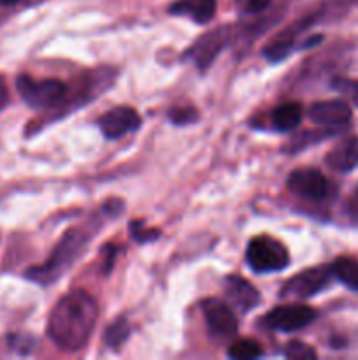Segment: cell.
Wrapping results in <instances>:
<instances>
[{
  "instance_id": "6da1fadb",
  "label": "cell",
  "mask_w": 358,
  "mask_h": 360,
  "mask_svg": "<svg viewBox=\"0 0 358 360\" xmlns=\"http://www.w3.org/2000/svg\"><path fill=\"white\" fill-rule=\"evenodd\" d=\"M97 319V301L86 290H72L53 308L48 320V336L60 350L77 352L90 341Z\"/></svg>"
},
{
  "instance_id": "7a4b0ae2",
  "label": "cell",
  "mask_w": 358,
  "mask_h": 360,
  "mask_svg": "<svg viewBox=\"0 0 358 360\" xmlns=\"http://www.w3.org/2000/svg\"><path fill=\"white\" fill-rule=\"evenodd\" d=\"M91 238H93V232L86 231L84 227L67 231L63 238L60 239L58 245L55 246V250H53L51 257L46 260V264L28 269L27 278L41 285H49L56 281L83 255L86 246L90 245Z\"/></svg>"
},
{
  "instance_id": "3957f363",
  "label": "cell",
  "mask_w": 358,
  "mask_h": 360,
  "mask_svg": "<svg viewBox=\"0 0 358 360\" xmlns=\"http://www.w3.org/2000/svg\"><path fill=\"white\" fill-rule=\"evenodd\" d=\"M246 260L255 273L269 274L286 269L290 264V253L283 243L263 234L248 243Z\"/></svg>"
},
{
  "instance_id": "277c9868",
  "label": "cell",
  "mask_w": 358,
  "mask_h": 360,
  "mask_svg": "<svg viewBox=\"0 0 358 360\" xmlns=\"http://www.w3.org/2000/svg\"><path fill=\"white\" fill-rule=\"evenodd\" d=\"M18 94L32 109H49L63 102L67 95L65 83L60 79H41L35 81L30 76H18Z\"/></svg>"
},
{
  "instance_id": "5b68a950",
  "label": "cell",
  "mask_w": 358,
  "mask_h": 360,
  "mask_svg": "<svg viewBox=\"0 0 358 360\" xmlns=\"http://www.w3.org/2000/svg\"><path fill=\"white\" fill-rule=\"evenodd\" d=\"M234 37V27L232 25H225V27H218L214 30L204 34L192 48L186 51V58L192 60L197 65V69L206 72L214 62L221 49L230 42Z\"/></svg>"
},
{
  "instance_id": "8992f818",
  "label": "cell",
  "mask_w": 358,
  "mask_h": 360,
  "mask_svg": "<svg viewBox=\"0 0 358 360\" xmlns=\"http://www.w3.org/2000/svg\"><path fill=\"white\" fill-rule=\"evenodd\" d=\"M316 311L305 304L277 306L263 316V323L277 333H295L314 322Z\"/></svg>"
},
{
  "instance_id": "52a82bcc",
  "label": "cell",
  "mask_w": 358,
  "mask_h": 360,
  "mask_svg": "<svg viewBox=\"0 0 358 360\" xmlns=\"http://www.w3.org/2000/svg\"><path fill=\"white\" fill-rule=\"evenodd\" d=\"M286 186L295 195L309 200H325L332 195V185L318 169L302 167L290 172Z\"/></svg>"
},
{
  "instance_id": "ba28073f",
  "label": "cell",
  "mask_w": 358,
  "mask_h": 360,
  "mask_svg": "<svg viewBox=\"0 0 358 360\" xmlns=\"http://www.w3.org/2000/svg\"><path fill=\"white\" fill-rule=\"evenodd\" d=\"M330 280H332V273H330L329 266L311 267V269L302 271L297 276L291 278V280L283 287L281 295H283V297L291 295V297L300 299L312 297V295L325 290V288L329 287Z\"/></svg>"
},
{
  "instance_id": "9c48e42d",
  "label": "cell",
  "mask_w": 358,
  "mask_h": 360,
  "mask_svg": "<svg viewBox=\"0 0 358 360\" xmlns=\"http://www.w3.org/2000/svg\"><path fill=\"white\" fill-rule=\"evenodd\" d=\"M209 333L218 338H234L239 330V322L230 304L216 297H209L200 304Z\"/></svg>"
},
{
  "instance_id": "30bf717a",
  "label": "cell",
  "mask_w": 358,
  "mask_h": 360,
  "mask_svg": "<svg viewBox=\"0 0 358 360\" xmlns=\"http://www.w3.org/2000/svg\"><path fill=\"white\" fill-rule=\"evenodd\" d=\"M98 129L107 139H119L126 134L133 132L140 127V116L135 109L128 105H118L111 111L104 112L97 122Z\"/></svg>"
},
{
  "instance_id": "8fae6325",
  "label": "cell",
  "mask_w": 358,
  "mask_h": 360,
  "mask_svg": "<svg viewBox=\"0 0 358 360\" xmlns=\"http://www.w3.org/2000/svg\"><path fill=\"white\" fill-rule=\"evenodd\" d=\"M307 116L311 122L318 123V125H329V127H340L347 125L353 116L350 104L340 98H330V101H319L309 108Z\"/></svg>"
},
{
  "instance_id": "7c38bea8",
  "label": "cell",
  "mask_w": 358,
  "mask_h": 360,
  "mask_svg": "<svg viewBox=\"0 0 358 360\" xmlns=\"http://www.w3.org/2000/svg\"><path fill=\"white\" fill-rule=\"evenodd\" d=\"M225 295L230 301L232 306H235L241 311H251L258 306L260 302V294L248 280L241 276H235V274H230V276L225 278Z\"/></svg>"
},
{
  "instance_id": "4fadbf2b",
  "label": "cell",
  "mask_w": 358,
  "mask_h": 360,
  "mask_svg": "<svg viewBox=\"0 0 358 360\" xmlns=\"http://www.w3.org/2000/svg\"><path fill=\"white\" fill-rule=\"evenodd\" d=\"M326 164L337 172H350L358 165V136L340 141L330 153L326 155Z\"/></svg>"
},
{
  "instance_id": "5bb4252c",
  "label": "cell",
  "mask_w": 358,
  "mask_h": 360,
  "mask_svg": "<svg viewBox=\"0 0 358 360\" xmlns=\"http://www.w3.org/2000/svg\"><path fill=\"white\" fill-rule=\"evenodd\" d=\"M168 13L188 16L195 23L206 25L216 14V0H178L172 4Z\"/></svg>"
},
{
  "instance_id": "9a60e30c",
  "label": "cell",
  "mask_w": 358,
  "mask_h": 360,
  "mask_svg": "<svg viewBox=\"0 0 358 360\" xmlns=\"http://www.w3.org/2000/svg\"><path fill=\"white\" fill-rule=\"evenodd\" d=\"M302 116H304V109L298 102H286L274 109L270 122L277 132H290L300 125Z\"/></svg>"
},
{
  "instance_id": "2e32d148",
  "label": "cell",
  "mask_w": 358,
  "mask_h": 360,
  "mask_svg": "<svg viewBox=\"0 0 358 360\" xmlns=\"http://www.w3.org/2000/svg\"><path fill=\"white\" fill-rule=\"evenodd\" d=\"M330 273L332 278L347 287L350 290L358 292V260L353 257H337L330 264Z\"/></svg>"
},
{
  "instance_id": "e0dca14e",
  "label": "cell",
  "mask_w": 358,
  "mask_h": 360,
  "mask_svg": "<svg viewBox=\"0 0 358 360\" xmlns=\"http://www.w3.org/2000/svg\"><path fill=\"white\" fill-rule=\"evenodd\" d=\"M262 354H263L262 345H260L256 340H251V338H242V340L234 341V343L228 347V352H227L228 357L237 359V360L258 359Z\"/></svg>"
},
{
  "instance_id": "ac0fdd59",
  "label": "cell",
  "mask_w": 358,
  "mask_h": 360,
  "mask_svg": "<svg viewBox=\"0 0 358 360\" xmlns=\"http://www.w3.org/2000/svg\"><path fill=\"white\" fill-rule=\"evenodd\" d=\"M130 336V323L125 316H119L118 320L111 323L104 333V343L111 350H118Z\"/></svg>"
},
{
  "instance_id": "d6986e66",
  "label": "cell",
  "mask_w": 358,
  "mask_h": 360,
  "mask_svg": "<svg viewBox=\"0 0 358 360\" xmlns=\"http://www.w3.org/2000/svg\"><path fill=\"white\" fill-rule=\"evenodd\" d=\"M293 51V44H291V39H277V41L270 42L265 49H263V56H265L269 62H281L286 56L291 55Z\"/></svg>"
},
{
  "instance_id": "ffe728a7",
  "label": "cell",
  "mask_w": 358,
  "mask_h": 360,
  "mask_svg": "<svg viewBox=\"0 0 358 360\" xmlns=\"http://www.w3.org/2000/svg\"><path fill=\"white\" fill-rule=\"evenodd\" d=\"M284 355L288 359H295V360H307V359H316L314 348H311L309 345L300 343V341H291L288 343L286 350H284Z\"/></svg>"
},
{
  "instance_id": "44dd1931",
  "label": "cell",
  "mask_w": 358,
  "mask_h": 360,
  "mask_svg": "<svg viewBox=\"0 0 358 360\" xmlns=\"http://www.w3.org/2000/svg\"><path fill=\"white\" fill-rule=\"evenodd\" d=\"M130 232H132V238L137 243H151L160 238V232L153 231V229H147L146 224L140 220H135L130 224Z\"/></svg>"
},
{
  "instance_id": "7402d4cb",
  "label": "cell",
  "mask_w": 358,
  "mask_h": 360,
  "mask_svg": "<svg viewBox=\"0 0 358 360\" xmlns=\"http://www.w3.org/2000/svg\"><path fill=\"white\" fill-rule=\"evenodd\" d=\"M197 118H199V112L195 108H174L168 111V120L174 125H190V123H195Z\"/></svg>"
},
{
  "instance_id": "603a6c76",
  "label": "cell",
  "mask_w": 358,
  "mask_h": 360,
  "mask_svg": "<svg viewBox=\"0 0 358 360\" xmlns=\"http://www.w3.org/2000/svg\"><path fill=\"white\" fill-rule=\"evenodd\" d=\"M333 134H337L336 129H326V130H319V132H307V134H300V137H297L295 141L293 151L297 150H304L305 146H309L311 143H318V141L326 139V137H332Z\"/></svg>"
},
{
  "instance_id": "cb8c5ba5",
  "label": "cell",
  "mask_w": 358,
  "mask_h": 360,
  "mask_svg": "<svg viewBox=\"0 0 358 360\" xmlns=\"http://www.w3.org/2000/svg\"><path fill=\"white\" fill-rule=\"evenodd\" d=\"M269 6H270V0H248V4H246V11H248L249 14H258L269 9Z\"/></svg>"
},
{
  "instance_id": "d4e9b609",
  "label": "cell",
  "mask_w": 358,
  "mask_h": 360,
  "mask_svg": "<svg viewBox=\"0 0 358 360\" xmlns=\"http://www.w3.org/2000/svg\"><path fill=\"white\" fill-rule=\"evenodd\" d=\"M104 253H105L104 274H109V273H111V269H112V262H114L116 253H118V250H116V246L109 245V246H104Z\"/></svg>"
},
{
  "instance_id": "484cf974",
  "label": "cell",
  "mask_w": 358,
  "mask_h": 360,
  "mask_svg": "<svg viewBox=\"0 0 358 360\" xmlns=\"http://www.w3.org/2000/svg\"><path fill=\"white\" fill-rule=\"evenodd\" d=\"M7 104H9V90L6 86V81L0 77V112L6 109Z\"/></svg>"
},
{
  "instance_id": "4316f807",
  "label": "cell",
  "mask_w": 358,
  "mask_h": 360,
  "mask_svg": "<svg viewBox=\"0 0 358 360\" xmlns=\"http://www.w3.org/2000/svg\"><path fill=\"white\" fill-rule=\"evenodd\" d=\"M350 213H351V217H353V218H358V188H357V192H354L353 199H351V202H350Z\"/></svg>"
},
{
  "instance_id": "83f0119b",
  "label": "cell",
  "mask_w": 358,
  "mask_h": 360,
  "mask_svg": "<svg viewBox=\"0 0 358 360\" xmlns=\"http://www.w3.org/2000/svg\"><path fill=\"white\" fill-rule=\"evenodd\" d=\"M18 2H21V0H0V7H9V6H16Z\"/></svg>"
},
{
  "instance_id": "f1b7e54d",
  "label": "cell",
  "mask_w": 358,
  "mask_h": 360,
  "mask_svg": "<svg viewBox=\"0 0 358 360\" xmlns=\"http://www.w3.org/2000/svg\"><path fill=\"white\" fill-rule=\"evenodd\" d=\"M353 98H354V102L358 104V84H357V88H354V91H353Z\"/></svg>"
}]
</instances>
